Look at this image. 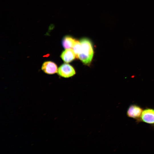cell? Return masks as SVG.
<instances>
[{
    "label": "cell",
    "mask_w": 154,
    "mask_h": 154,
    "mask_svg": "<svg viewBox=\"0 0 154 154\" xmlns=\"http://www.w3.org/2000/svg\"><path fill=\"white\" fill-rule=\"evenodd\" d=\"M42 70L46 73L53 74L58 72V69L56 64L51 61H47L44 62L42 67Z\"/></svg>",
    "instance_id": "obj_5"
},
{
    "label": "cell",
    "mask_w": 154,
    "mask_h": 154,
    "mask_svg": "<svg viewBox=\"0 0 154 154\" xmlns=\"http://www.w3.org/2000/svg\"><path fill=\"white\" fill-rule=\"evenodd\" d=\"M144 109L141 106L137 104H131L128 107L126 112L127 116L129 118L135 120V122L139 123Z\"/></svg>",
    "instance_id": "obj_2"
},
{
    "label": "cell",
    "mask_w": 154,
    "mask_h": 154,
    "mask_svg": "<svg viewBox=\"0 0 154 154\" xmlns=\"http://www.w3.org/2000/svg\"><path fill=\"white\" fill-rule=\"evenodd\" d=\"M82 45V50L77 58L86 65L90 64L92 60L94 51L91 40L87 38H82L80 40Z\"/></svg>",
    "instance_id": "obj_1"
},
{
    "label": "cell",
    "mask_w": 154,
    "mask_h": 154,
    "mask_svg": "<svg viewBox=\"0 0 154 154\" xmlns=\"http://www.w3.org/2000/svg\"><path fill=\"white\" fill-rule=\"evenodd\" d=\"M76 40L70 35H66L62 38V44L65 49H72Z\"/></svg>",
    "instance_id": "obj_7"
},
{
    "label": "cell",
    "mask_w": 154,
    "mask_h": 154,
    "mask_svg": "<svg viewBox=\"0 0 154 154\" xmlns=\"http://www.w3.org/2000/svg\"><path fill=\"white\" fill-rule=\"evenodd\" d=\"M60 57L62 60L66 63L72 62L76 58V55L72 49H65L62 52Z\"/></svg>",
    "instance_id": "obj_6"
},
{
    "label": "cell",
    "mask_w": 154,
    "mask_h": 154,
    "mask_svg": "<svg viewBox=\"0 0 154 154\" xmlns=\"http://www.w3.org/2000/svg\"><path fill=\"white\" fill-rule=\"evenodd\" d=\"M141 122L149 124L154 128V108L146 107L144 109Z\"/></svg>",
    "instance_id": "obj_3"
},
{
    "label": "cell",
    "mask_w": 154,
    "mask_h": 154,
    "mask_svg": "<svg viewBox=\"0 0 154 154\" xmlns=\"http://www.w3.org/2000/svg\"><path fill=\"white\" fill-rule=\"evenodd\" d=\"M58 74L60 76L65 78L72 77L76 74L74 68L70 65L64 63L58 69Z\"/></svg>",
    "instance_id": "obj_4"
},
{
    "label": "cell",
    "mask_w": 154,
    "mask_h": 154,
    "mask_svg": "<svg viewBox=\"0 0 154 154\" xmlns=\"http://www.w3.org/2000/svg\"><path fill=\"white\" fill-rule=\"evenodd\" d=\"M72 49L76 55V58H77L82 50V45L80 41L76 40Z\"/></svg>",
    "instance_id": "obj_8"
}]
</instances>
